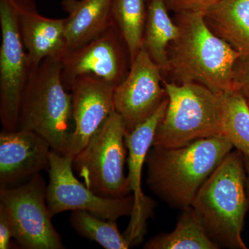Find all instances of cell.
I'll list each match as a JSON object with an SVG mask.
<instances>
[{"label":"cell","instance_id":"9c48e42d","mask_svg":"<svg viewBox=\"0 0 249 249\" xmlns=\"http://www.w3.org/2000/svg\"><path fill=\"white\" fill-rule=\"evenodd\" d=\"M73 160L52 150L49 157V182L47 204L52 216L67 211H83L105 220L114 221L131 215L133 195L121 198L98 196L77 179Z\"/></svg>","mask_w":249,"mask_h":249},{"label":"cell","instance_id":"277c9868","mask_svg":"<svg viewBox=\"0 0 249 249\" xmlns=\"http://www.w3.org/2000/svg\"><path fill=\"white\" fill-rule=\"evenodd\" d=\"M18 129L36 132L65 155L73 131L72 95L62 78L60 59L47 58L31 71L19 111Z\"/></svg>","mask_w":249,"mask_h":249},{"label":"cell","instance_id":"30bf717a","mask_svg":"<svg viewBox=\"0 0 249 249\" xmlns=\"http://www.w3.org/2000/svg\"><path fill=\"white\" fill-rule=\"evenodd\" d=\"M62 78L70 91L78 77L92 76L117 86L132 65L130 54L121 33L111 23L103 33L62 58Z\"/></svg>","mask_w":249,"mask_h":249},{"label":"cell","instance_id":"cb8c5ba5","mask_svg":"<svg viewBox=\"0 0 249 249\" xmlns=\"http://www.w3.org/2000/svg\"><path fill=\"white\" fill-rule=\"evenodd\" d=\"M167 7L175 14L196 13L205 14L221 0H164Z\"/></svg>","mask_w":249,"mask_h":249},{"label":"cell","instance_id":"4316f807","mask_svg":"<svg viewBox=\"0 0 249 249\" xmlns=\"http://www.w3.org/2000/svg\"><path fill=\"white\" fill-rule=\"evenodd\" d=\"M248 104L249 105V103H248Z\"/></svg>","mask_w":249,"mask_h":249},{"label":"cell","instance_id":"ac0fdd59","mask_svg":"<svg viewBox=\"0 0 249 249\" xmlns=\"http://www.w3.org/2000/svg\"><path fill=\"white\" fill-rule=\"evenodd\" d=\"M169 11L164 0H149L142 38V48L160 67L163 74L168 70V47L179 31Z\"/></svg>","mask_w":249,"mask_h":249},{"label":"cell","instance_id":"d4e9b609","mask_svg":"<svg viewBox=\"0 0 249 249\" xmlns=\"http://www.w3.org/2000/svg\"><path fill=\"white\" fill-rule=\"evenodd\" d=\"M15 237V229L9 211L0 204V249L11 248V240Z\"/></svg>","mask_w":249,"mask_h":249},{"label":"cell","instance_id":"ba28073f","mask_svg":"<svg viewBox=\"0 0 249 249\" xmlns=\"http://www.w3.org/2000/svg\"><path fill=\"white\" fill-rule=\"evenodd\" d=\"M47 188L40 174L22 184L0 188V204L9 211L14 222L15 240L22 248H65L52 224Z\"/></svg>","mask_w":249,"mask_h":249},{"label":"cell","instance_id":"4fadbf2b","mask_svg":"<svg viewBox=\"0 0 249 249\" xmlns=\"http://www.w3.org/2000/svg\"><path fill=\"white\" fill-rule=\"evenodd\" d=\"M168 104L167 97L150 119L124 135V142L128 150L127 178L134 200L130 223L124 235L129 245L142 240L147 219L151 216L154 209L153 201L142 193V173L147 153L153 145L157 126L164 116Z\"/></svg>","mask_w":249,"mask_h":249},{"label":"cell","instance_id":"7a4b0ae2","mask_svg":"<svg viewBox=\"0 0 249 249\" xmlns=\"http://www.w3.org/2000/svg\"><path fill=\"white\" fill-rule=\"evenodd\" d=\"M145 160L152 193L175 209L191 207L205 181L233 148L222 136L178 147L152 146Z\"/></svg>","mask_w":249,"mask_h":249},{"label":"cell","instance_id":"7402d4cb","mask_svg":"<svg viewBox=\"0 0 249 249\" xmlns=\"http://www.w3.org/2000/svg\"><path fill=\"white\" fill-rule=\"evenodd\" d=\"M70 222L80 235L97 242L103 248L127 249L130 247L114 221L105 220L86 211H73Z\"/></svg>","mask_w":249,"mask_h":249},{"label":"cell","instance_id":"9a60e30c","mask_svg":"<svg viewBox=\"0 0 249 249\" xmlns=\"http://www.w3.org/2000/svg\"><path fill=\"white\" fill-rule=\"evenodd\" d=\"M19 33L34 70L47 58H62L67 52L65 19L45 17L34 0H16Z\"/></svg>","mask_w":249,"mask_h":249},{"label":"cell","instance_id":"8992f818","mask_svg":"<svg viewBox=\"0 0 249 249\" xmlns=\"http://www.w3.org/2000/svg\"><path fill=\"white\" fill-rule=\"evenodd\" d=\"M122 119L115 111L73 158V171L98 196L121 198L132 191L124 175L127 147Z\"/></svg>","mask_w":249,"mask_h":249},{"label":"cell","instance_id":"52a82bcc","mask_svg":"<svg viewBox=\"0 0 249 249\" xmlns=\"http://www.w3.org/2000/svg\"><path fill=\"white\" fill-rule=\"evenodd\" d=\"M0 121L4 130L14 131L33 70L18 27L16 0H0Z\"/></svg>","mask_w":249,"mask_h":249},{"label":"cell","instance_id":"5bb4252c","mask_svg":"<svg viewBox=\"0 0 249 249\" xmlns=\"http://www.w3.org/2000/svg\"><path fill=\"white\" fill-rule=\"evenodd\" d=\"M52 149L32 131L4 130L0 133V188H11L48 170Z\"/></svg>","mask_w":249,"mask_h":249},{"label":"cell","instance_id":"ffe728a7","mask_svg":"<svg viewBox=\"0 0 249 249\" xmlns=\"http://www.w3.org/2000/svg\"><path fill=\"white\" fill-rule=\"evenodd\" d=\"M149 0H112L111 19L124 37L133 61L142 49Z\"/></svg>","mask_w":249,"mask_h":249},{"label":"cell","instance_id":"7c38bea8","mask_svg":"<svg viewBox=\"0 0 249 249\" xmlns=\"http://www.w3.org/2000/svg\"><path fill=\"white\" fill-rule=\"evenodd\" d=\"M115 88L92 76L78 77L72 82L73 131L64 156L73 160L114 111Z\"/></svg>","mask_w":249,"mask_h":249},{"label":"cell","instance_id":"2e32d148","mask_svg":"<svg viewBox=\"0 0 249 249\" xmlns=\"http://www.w3.org/2000/svg\"><path fill=\"white\" fill-rule=\"evenodd\" d=\"M111 2L112 0H62L68 14L65 18L67 52L85 45L110 25Z\"/></svg>","mask_w":249,"mask_h":249},{"label":"cell","instance_id":"8fae6325","mask_svg":"<svg viewBox=\"0 0 249 249\" xmlns=\"http://www.w3.org/2000/svg\"><path fill=\"white\" fill-rule=\"evenodd\" d=\"M163 81L160 67L142 48L114 90V111L122 119L125 134L150 119L167 98Z\"/></svg>","mask_w":249,"mask_h":249},{"label":"cell","instance_id":"3957f363","mask_svg":"<svg viewBox=\"0 0 249 249\" xmlns=\"http://www.w3.org/2000/svg\"><path fill=\"white\" fill-rule=\"evenodd\" d=\"M243 155L231 152L207 178L191 207L216 245L247 249L242 237L249 207Z\"/></svg>","mask_w":249,"mask_h":249},{"label":"cell","instance_id":"44dd1931","mask_svg":"<svg viewBox=\"0 0 249 249\" xmlns=\"http://www.w3.org/2000/svg\"><path fill=\"white\" fill-rule=\"evenodd\" d=\"M222 133L244 157H249V105L236 91L222 94Z\"/></svg>","mask_w":249,"mask_h":249},{"label":"cell","instance_id":"6da1fadb","mask_svg":"<svg viewBox=\"0 0 249 249\" xmlns=\"http://www.w3.org/2000/svg\"><path fill=\"white\" fill-rule=\"evenodd\" d=\"M178 35L168 49L173 83H197L222 94L234 91L232 69L240 54L208 27L204 14H175Z\"/></svg>","mask_w":249,"mask_h":249},{"label":"cell","instance_id":"e0dca14e","mask_svg":"<svg viewBox=\"0 0 249 249\" xmlns=\"http://www.w3.org/2000/svg\"><path fill=\"white\" fill-rule=\"evenodd\" d=\"M208 27L240 55H249V0H221L204 14Z\"/></svg>","mask_w":249,"mask_h":249},{"label":"cell","instance_id":"603a6c76","mask_svg":"<svg viewBox=\"0 0 249 249\" xmlns=\"http://www.w3.org/2000/svg\"><path fill=\"white\" fill-rule=\"evenodd\" d=\"M232 87L249 103V55H240L232 69Z\"/></svg>","mask_w":249,"mask_h":249},{"label":"cell","instance_id":"5b68a950","mask_svg":"<svg viewBox=\"0 0 249 249\" xmlns=\"http://www.w3.org/2000/svg\"><path fill=\"white\" fill-rule=\"evenodd\" d=\"M168 98L152 146H184L199 139L221 136L222 94L197 83L176 84L163 80Z\"/></svg>","mask_w":249,"mask_h":249},{"label":"cell","instance_id":"d6986e66","mask_svg":"<svg viewBox=\"0 0 249 249\" xmlns=\"http://www.w3.org/2000/svg\"><path fill=\"white\" fill-rule=\"evenodd\" d=\"M177 227L170 233L154 237L144 247L147 249H217L210 238L193 208L183 210Z\"/></svg>","mask_w":249,"mask_h":249},{"label":"cell","instance_id":"484cf974","mask_svg":"<svg viewBox=\"0 0 249 249\" xmlns=\"http://www.w3.org/2000/svg\"><path fill=\"white\" fill-rule=\"evenodd\" d=\"M243 160L245 167L246 178H247V191H249V157L243 156Z\"/></svg>","mask_w":249,"mask_h":249}]
</instances>
